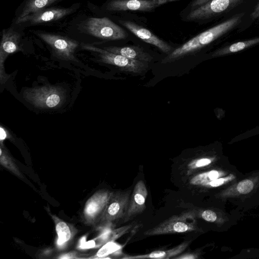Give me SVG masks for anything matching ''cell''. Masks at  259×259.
<instances>
[{
    "instance_id": "obj_1",
    "label": "cell",
    "mask_w": 259,
    "mask_h": 259,
    "mask_svg": "<svg viewBox=\"0 0 259 259\" xmlns=\"http://www.w3.org/2000/svg\"><path fill=\"white\" fill-rule=\"evenodd\" d=\"M244 13L238 14L193 37L174 50L162 61L170 62L193 53L208 45L240 23Z\"/></svg>"
},
{
    "instance_id": "obj_2",
    "label": "cell",
    "mask_w": 259,
    "mask_h": 259,
    "mask_svg": "<svg viewBox=\"0 0 259 259\" xmlns=\"http://www.w3.org/2000/svg\"><path fill=\"white\" fill-rule=\"evenodd\" d=\"M198 229L194 210L174 215L154 227L145 231V236H150L176 233L197 231Z\"/></svg>"
},
{
    "instance_id": "obj_3",
    "label": "cell",
    "mask_w": 259,
    "mask_h": 259,
    "mask_svg": "<svg viewBox=\"0 0 259 259\" xmlns=\"http://www.w3.org/2000/svg\"><path fill=\"white\" fill-rule=\"evenodd\" d=\"M23 97L34 106L41 108H53L59 106L64 99L62 88L47 85L24 91Z\"/></svg>"
},
{
    "instance_id": "obj_4",
    "label": "cell",
    "mask_w": 259,
    "mask_h": 259,
    "mask_svg": "<svg viewBox=\"0 0 259 259\" xmlns=\"http://www.w3.org/2000/svg\"><path fill=\"white\" fill-rule=\"evenodd\" d=\"M81 46L83 50L98 54L101 62L115 66L125 72L139 74L146 70L148 67V63L130 59L91 44L82 43Z\"/></svg>"
},
{
    "instance_id": "obj_5",
    "label": "cell",
    "mask_w": 259,
    "mask_h": 259,
    "mask_svg": "<svg viewBox=\"0 0 259 259\" xmlns=\"http://www.w3.org/2000/svg\"><path fill=\"white\" fill-rule=\"evenodd\" d=\"M84 27L90 34L105 40L123 39L128 35L122 28L107 17L90 18Z\"/></svg>"
},
{
    "instance_id": "obj_6",
    "label": "cell",
    "mask_w": 259,
    "mask_h": 259,
    "mask_svg": "<svg viewBox=\"0 0 259 259\" xmlns=\"http://www.w3.org/2000/svg\"><path fill=\"white\" fill-rule=\"evenodd\" d=\"M34 33L50 46L57 58L67 61L78 62L74 56L75 51L79 46L76 40L45 32L36 31Z\"/></svg>"
},
{
    "instance_id": "obj_7",
    "label": "cell",
    "mask_w": 259,
    "mask_h": 259,
    "mask_svg": "<svg viewBox=\"0 0 259 259\" xmlns=\"http://www.w3.org/2000/svg\"><path fill=\"white\" fill-rule=\"evenodd\" d=\"M241 0H210L206 4L193 9L187 15L188 21H198L210 18L227 11Z\"/></svg>"
},
{
    "instance_id": "obj_8",
    "label": "cell",
    "mask_w": 259,
    "mask_h": 259,
    "mask_svg": "<svg viewBox=\"0 0 259 259\" xmlns=\"http://www.w3.org/2000/svg\"><path fill=\"white\" fill-rule=\"evenodd\" d=\"M131 195L130 190L112 194L105 207L104 221L111 223L121 220L122 222L127 212Z\"/></svg>"
},
{
    "instance_id": "obj_9",
    "label": "cell",
    "mask_w": 259,
    "mask_h": 259,
    "mask_svg": "<svg viewBox=\"0 0 259 259\" xmlns=\"http://www.w3.org/2000/svg\"><path fill=\"white\" fill-rule=\"evenodd\" d=\"M21 34L12 29H3L0 46V82L5 83L10 77L5 72L4 62L7 57L21 51Z\"/></svg>"
},
{
    "instance_id": "obj_10",
    "label": "cell",
    "mask_w": 259,
    "mask_h": 259,
    "mask_svg": "<svg viewBox=\"0 0 259 259\" xmlns=\"http://www.w3.org/2000/svg\"><path fill=\"white\" fill-rule=\"evenodd\" d=\"M181 0H112L107 6L110 11H152L166 4Z\"/></svg>"
},
{
    "instance_id": "obj_11",
    "label": "cell",
    "mask_w": 259,
    "mask_h": 259,
    "mask_svg": "<svg viewBox=\"0 0 259 259\" xmlns=\"http://www.w3.org/2000/svg\"><path fill=\"white\" fill-rule=\"evenodd\" d=\"M73 10L72 7L46 8L16 19V23L18 24L29 22L30 24H39L47 23L60 19L72 13Z\"/></svg>"
},
{
    "instance_id": "obj_12",
    "label": "cell",
    "mask_w": 259,
    "mask_h": 259,
    "mask_svg": "<svg viewBox=\"0 0 259 259\" xmlns=\"http://www.w3.org/2000/svg\"><path fill=\"white\" fill-rule=\"evenodd\" d=\"M148 191L144 182L139 181L131 195L128 208L122 223H126L143 213L146 208L145 201Z\"/></svg>"
},
{
    "instance_id": "obj_13",
    "label": "cell",
    "mask_w": 259,
    "mask_h": 259,
    "mask_svg": "<svg viewBox=\"0 0 259 259\" xmlns=\"http://www.w3.org/2000/svg\"><path fill=\"white\" fill-rule=\"evenodd\" d=\"M119 22L135 36L144 41L156 47L164 53L168 54L172 48L148 29L130 21L120 20Z\"/></svg>"
},
{
    "instance_id": "obj_14",
    "label": "cell",
    "mask_w": 259,
    "mask_h": 259,
    "mask_svg": "<svg viewBox=\"0 0 259 259\" xmlns=\"http://www.w3.org/2000/svg\"><path fill=\"white\" fill-rule=\"evenodd\" d=\"M103 49L109 52L121 55L130 59L141 62L148 63L153 59L149 53L138 46L106 47Z\"/></svg>"
},
{
    "instance_id": "obj_15",
    "label": "cell",
    "mask_w": 259,
    "mask_h": 259,
    "mask_svg": "<svg viewBox=\"0 0 259 259\" xmlns=\"http://www.w3.org/2000/svg\"><path fill=\"white\" fill-rule=\"evenodd\" d=\"M191 241L192 240L184 241L175 247L166 250H156L146 254L127 256L124 258L127 259L145 258L166 259L173 258L184 251Z\"/></svg>"
},
{
    "instance_id": "obj_16",
    "label": "cell",
    "mask_w": 259,
    "mask_h": 259,
    "mask_svg": "<svg viewBox=\"0 0 259 259\" xmlns=\"http://www.w3.org/2000/svg\"><path fill=\"white\" fill-rule=\"evenodd\" d=\"M59 1L62 0H27L17 19L23 18L38 10L46 8Z\"/></svg>"
},
{
    "instance_id": "obj_17",
    "label": "cell",
    "mask_w": 259,
    "mask_h": 259,
    "mask_svg": "<svg viewBox=\"0 0 259 259\" xmlns=\"http://www.w3.org/2000/svg\"><path fill=\"white\" fill-rule=\"evenodd\" d=\"M258 43L259 37L245 41H239L217 51L213 53V56H217L232 53H236Z\"/></svg>"
},
{
    "instance_id": "obj_18",
    "label": "cell",
    "mask_w": 259,
    "mask_h": 259,
    "mask_svg": "<svg viewBox=\"0 0 259 259\" xmlns=\"http://www.w3.org/2000/svg\"><path fill=\"white\" fill-rule=\"evenodd\" d=\"M219 176V171L214 170H211L195 176L191 179L190 183L193 185L204 186L206 184L217 179Z\"/></svg>"
},
{
    "instance_id": "obj_19",
    "label": "cell",
    "mask_w": 259,
    "mask_h": 259,
    "mask_svg": "<svg viewBox=\"0 0 259 259\" xmlns=\"http://www.w3.org/2000/svg\"><path fill=\"white\" fill-rule=\"evenodd\" d=\"M56 231L58 235L57 244L59 245H62L70 239V231L65 223L63 222L58 223L56 225Z\"/></svg>"
},
{
    "instance_id": "obj_20",
    "label": "cell",
    "mask_w": 259,
    "mask_h": 259,
    "mask_svg": "<svg viewBox=\"0 0 259 259\" xmlns=\"http://www.w3.org/2000/svg\"><path fill=\"white\" fill-rule=\"evenodd\" d=\"M120 246L117 244L109 242L103 246L98 251L97 255L99 257H104L108 254L117 250Z\"/></svg>"
},
{
    "instance_id": "obj_21",
    "label": "cell",
    "mask_w": 259,
    "mask_h": 259,
    "mask_svg": "<svg viewBox=\"0 0 259 259\" xmlns=\"http://www.w3.org/2000/svg\"><path fill=\"white\" fill-rule=\"evenodd\" d=\"M253 186V183L251 180H244L238 183L237 189L240 193L245 194L251 191Z\"/></svg>"
},
{
    "instance_id": "obj_22",
    "label": "cell",
    "mask_w": 259,
    "mask_h": 259,
    "mask_svg": "<svg viewBox=\"0 0 259 259\" xmlns=\"http://www.w3.org/2000/svg\"><path fill=\"white\" fill-rule=\"evenodd\" d=\"M211 161L209 158H201L194 160L191 162L189 167L191 168H196L208 165Z\"/></svg>"
},
{
    "instance_id": "obj_23",
    "label": "cell",
    "mask_w": 259,
    "mask_h": 259,
    "mask_svg": "<svg viewBox=\"0 0 259 259\" xmlns=\"http://www.w3.org/2000/svg\"><path fill=\"white\" fill-rule=\"evenodd\" d=\"M200 215L203 220L209 222H214L217 218L216 213L209 209L203 210Z\"/></svg>"
},
{
    "instance_id": "obj_24",
    "label": "cell",
    "mask_w": 259,
    "mask_h": 259,
    "mask_svg": "<svg viewBox=\"0 0 259 259\" xmlns=\"http://www.w3.org/2000/svg\"><path fill=\"white\" fill-rule=\"evenodd\" d=\"M95 242L94 240L86 241L84 237H82L80 241L79 247L82 249L91 248L95 247Z\"/></svg>"
},
{
    "instance_id": "obj_25",
    "label": "cell",
    "mask_w": 259,
    "mask_h": 259,
    "mask_svg": "<svg viewBox=\"0 0 259 259\" xmlns=\"http://www.w3.org/2000/svg\"><path fill=\"white\" fill-rule=\"evenodd\" d=\"M10 133L5 127L0 126V141L1 143L6 139H12Z\"/></svg>"
},
{
    "instance_id": "obj_26",
    "label": "cell",
    "mask_w": 259,
    "mask_h": 259,
    "mask_svg": "<svg viewBox=\"0 0 259 259\" xmlns=\"http://www.w3.org/2000/svg\"><path fill=\"white\" fill-rule=\"evenodd\" d=\"M226 181V179L223 178L215 179L207 184L204 185V186H211L213 187H218L223 184Z\"/></svg>"
},
{
    "instance_id": "obj_27",
    "label": "cell",
    "mask_w": 259,
    "mask_h": 259,
    "mask_svg": "<svg viewBox=\"0 0 259 259\" xmlns=\"http://www.w3.org/2000/svg\"><path fill=\"white\" fill-rule=\"evenodd\" d=\"M210 1V0H193L191 3L190 6L192 8L195 9L206 4Z\"/></svg>"
},
{
    "instance_id": "obj_28",
    "label": "cell",
    "mask_w": 259,
    "mask_h": 259,
    "mask_svg": "<svg viewBox=\"0 0 259 259\" xmlns=\"http://www.w3.org/2000/svg\"><path fill=\"white\" fill-rule=\"evenodd\" d=\"M250 18L252 20H254L259 18V3L256 6L254 10L250 14Z\"/></svg>"
},
{
    "instance_id": "obj_29",
    "label": "cell",
    "mask_w": 259,
    "mask_h": 259,
    "mask_svg": "<svg viewBox=\"0 0 259 259\" xmlns=\"http://www.w3.org/2000/svg\"><path fill=\"white\" fill-rule=\"evenodd\" d=\"M197 256L193 253H186L178 257H174L173 258H196Z\"/></svg>"
}]
</instances>
